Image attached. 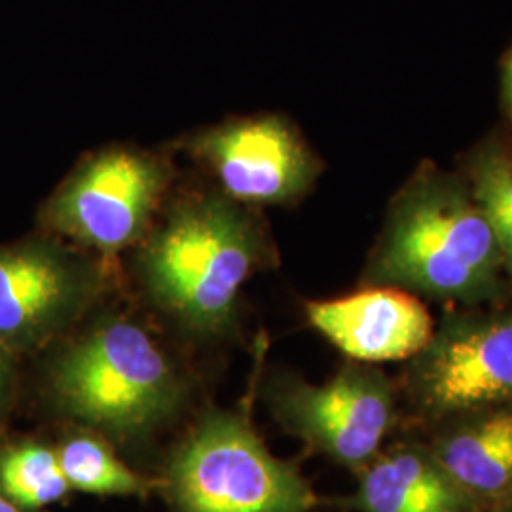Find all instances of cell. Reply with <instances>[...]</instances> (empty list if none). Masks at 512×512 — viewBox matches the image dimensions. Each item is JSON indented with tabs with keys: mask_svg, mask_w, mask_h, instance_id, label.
I'll use <instances>...</instances> for the list:
<instances>
[{
	"mask_svg": "<svg viewBox=\"0 0 512 512\" xmlns=\"http://www.w3.org/2000/svg\"><path fill=\"white\" fill-rule=\"evenodd\" d=\"M494 230L471 190L444 175H421L393 203L368 268L378 287L480 304L503 287Z\"/></svg>",
	"mask_w": 512,
	"mask_h": 512,
	"instance_id": "obj_1",
	"label": "cell"
},
{
	"mask_svg": "<svg viewBox=\"0 0 512 512\" xmlns=\"http://www.w3.org/2000/svg\"><path fill=\"white\" fill-rule=\"evenodd\" d=\"M255 217L224 196L177 203L139 256L150 294L188 329L219 334L236 315L245 281L266 258Z\"/></svg>",
	"mask_w": 512,
	"mask_h": 512,
	"instance_id": "obj_2",
	"label": "cell"
},
{
	"mask_svg": "<svg viewBox=\"0 0 512 512\" xmlns=\"http://www.w3.org/2000/svg\"><path fill=\"white\" fill-rule=\"evenodd\" d=\"M55 399L73 418L118 439L145 435L181 403V380L141 325L105 319L65 349L52 372Z\"/></svg>",
	"mask_w": 512,
	"mask_h": 512,
	"instance_id": "obj_3",
	"label": "cell"
},
{
	"mask_svg": "<svg viewBox=\"0 0 512 512\" xmlns=\"http://www.w3.org/2000/svg\"><path fill=\"white\" fill-rule=\"evenodd\" d=\"M167 488L179 512H310L317 505L298 469L230 412H211L196 425L173 454Z\"/></svg>",
	"mask_w": 512,
	"mask_h": 512,
	"instance_id": "obj_4",
	"label": "cell"
},
{
	"mask_svg": "<svg viewBox=\"0 0 512 512\" xmlns=\"http://www.w3.org/2000/svg\"><path fill=\"white\" fill-rule=\"evenodd\" d=\"M169 179V167L147 152H97L42 205L40 224L80 247L116 255L145 238Z\"/></svg>",
	"mask_w": 512,
	"mask_h": 512,
	"instance_id": "obj_5",
	"label": "cell"
},
{
	"mask_svg": "<svg viewBox=\"0 0 512 512\" xmlns=\"http://www.w3.org/2000/svg\"><path fill=\"white\" fill-rule=\"evenodd\" d=\"M408 384L433 418L512 401V311L452 313L410 359Z\"/></svg>",
	"mask_w": 512,
	"mask_h": 512,
	"instance_id": "obj_6",
	"label": "cell"
},
{
	"mask_svg": "<svg viewBox=\"0 0 512 512\" xmlns=\"http://www.w3.org/2000/svg\"><path fill=\"white\" fill-rule=\"evenodd\" d=\"M272 406L296 439L355 471L380 454L397 418L389 380L363 365H346L323 384L279 385Z\"/></svg>",
	"mask_w": 512,
	"mask_h": 512,
	"instance_id": "obj_7",
	"label": "cell"
},
{
	"mask_svg": "<svg viewBox=\"0 0 512 512\" xmlns=\"http://www.w3.org/2000/svg\"><path fill=\"white\" fill-rule=\"evenodd\" d=\"M99 274L50 238L0 247V346L18 353L52 342L92 304Z\"/></svg>",
	"mask_w": 512,
	"mask_h": 512,
	"instance_id": "obj_8",
	"label": "cell"
},
{
	"mask_svg": "<svg viewBox=\"0 0 512 512\" xmlns=\"http://www.w3.org/2000/svg\"><path fill=\"white\" fill-rule=\"evenodd\" d=\"M190 148L236 202H294L317 175L310 148L279 116L245 118L207 129L192 139Z\"/></svg>",
	"mask_w": 512,
	"mask_h": 512,
	"instance_id": "obj_9",
	"label": "cell"
},
{
	"mask_svg": "<svg viewBox=\"0 0 512 512\" xmlns=\"http://www.w3.org/2000/svg\"><path fill=\"white\" fill-rule=\"evenodd\" d=\"M311 327L357 363L412 359L433 336V319L414 294L395 287L310 302Z\"/></svg>",
	"mask_w": 512,
	"mask_h": 512,
	"instance_id": "obj_10",
	"label": "cell"
},
{
	"mask_svg": "<svg viewBox=\"0 0 512 512\" xmlns=\"http://www.w3.org/2000/svg\"><path fill=\"white\" fill-rule=\"evenodd\" d=\"M348 505L357 512H478V503L431 450L399 446L359 471Z\"/></svg>",
	"mask_w": 512,
	"mask_h": 512,
	"instance_id": "obj_11",
	"label": "cell"
},
{
	"mask_svg": "<svg viewBox=\"0 0 512 512\" xmlns=\"http://www.w3.org/2000/svg\"><path fill=\"white\" fill-rule=\"evenodd\" d=\"M440 435L431 448L444 471L478 505L512 501V401L476 410Z\"/></svg>",
	"mask_w": 512,
	"mask_h": 512,
	"instance_id": "obj_12",
	"label": "cell"
},
{
	"mask_svg": "<svg viewBox=\"0 0 512 512\" xmlns=\"http://www.w3.org/2000/svg\"><path fill=\"white\" fill-rule=\"evenodd\" d=\"M71 490L57 452L37 442L0 450V492L21 509H42Z\"/></svg>",
	"mask_w": 512,
	"mask_h": 512,
	"instance_id": "obj_13",
	"label": "cell"
},
{
	"mask_svg": "<svg viewBox=\"0 0 512 512\" xmlns=\"http://www.w3.org/2000/svg\"><path fill=\"white\" fill-rule=\"evenodd\" d=\"M69 486L97 495L147 494L148 482L110 452L109 446L88 435L67 439L57 450Z\"/></svg>",
	"mask_w": 512,
	"mask_h": 512,
	"instance_id": "obj_14",
	"label": "cell"
},
{
	"mask_svg": "<svg viewBox=\"0 0 512 512\" xmlns=\"http://www.w3.org/2000/svg\"><path fill=\"white\" fill-rule=\"evenodd\" d=\"M471 192L494 230L505 272L512 277V160L499 150H486L473 164Z\"/></svg>",
	"mask_w": 512,
	"mask_h": 512,
	"instance_id": "obj_15",
	"label": "cell"
},
{
	"mask_svg": "<svg viewBox=\"0 0 512 512\" xmlns=\"http://www.w3.org/2000/svg\"><path fill=\"white\" fill-rule=\"evenodd\" d=\"M14 385V353L0 346V418L8 406Z\"/></svg>",
	"mask_w": 512,
	"mask_h": 512,
	"instance_id": "obj_16",
	"label": "cell"
},
{
	"mask_svg": "<svg viewBox=\"0 0 512 512\" xmlns=\"http://www.w3.org/2000/svg\"><path fill=\"white\" fill-rule=\"evenodd\" d=\"M505 99H507V105L512 112V52L507 61V69H505Z\"/></svg>",
	"mask_w": 512,
	"mask_h": 512,
	"instance_id": "obj_17",
	"label": "cell"
},
{
	"mask_svg": "<svg viewBox=\"0 0 512 512\" xmlns=\"http://www.w3.org/2000/svg\"><path fill=\"white\" fill-rule=\"evenodd\" d=\"M0 512H23V509L0 492Z\"/></svg>",
	"mask_w": 512,
	"mask_h": 512,
	"instance_id": "obj_18",
	"label": "cell"
},
{
	"mask_svg": "<svg viewBox=\"0 0 512 512\" xmlns=\"http://www.w3.org/2000/svg\"><path fill=\"white\" fill-rule=\"evenodd\" d=\"M507 512H512V501H509V503H507Z\"/></svg>",
	"mask_w": 512,
	"mask_h": 512,
	"instance_id": "obj_19",
	"label": "cell"
}]
</instances>
